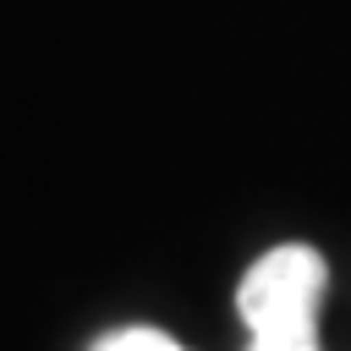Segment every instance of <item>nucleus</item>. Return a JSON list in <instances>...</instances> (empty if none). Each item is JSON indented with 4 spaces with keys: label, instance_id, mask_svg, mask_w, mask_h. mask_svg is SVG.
Returning a JSON list of instances; mask_svg holds the SVG:
<instances>
[{
    "label": "nucleus",
    "instance_id": "nucleus-1",
    "mask_svg": "<svg viewBox=\"0 0 351 351\" xmlns=\"http://www.w3.org/2000/svg\"><path fill=\"white\" fill-rule=\"evenodd\" d=\"M324 285H329V269L313 247L291 241V247L263 252L241 274V291H236V307L252 329L247 351H318L313 318H318Z\"/></svg>",
    "mask_w": 351,
    "mask_h": 351
},
{
    "label": "nucleus",
    "instance_id": "nucleus-2",
    "mask_svg": "<svg viewBox=\"0 0 351 351\" xmlns=\"http://www.w3.org/2000/svg\"><path fill=\"white\" fill-rule=\"evenodd\" d=\"M93 351H186V346H176V340L159 335V329H115V335H104Z\"/></svg>",
    "mask_w": 351,
    "mask_h": 351
}]
</instances>
